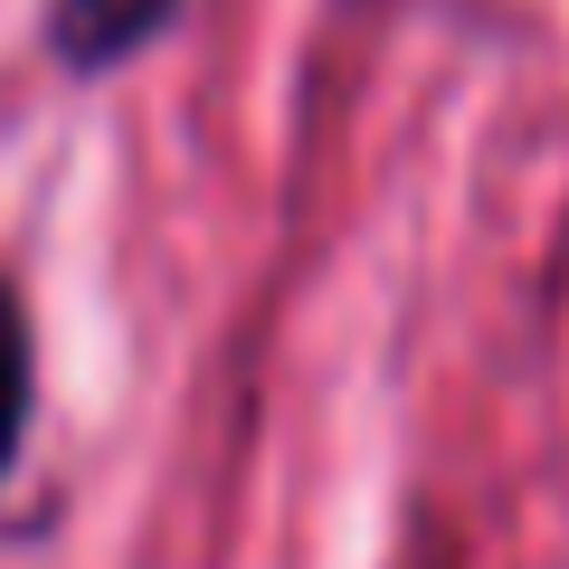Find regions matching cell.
Here are the masks:
<instances>
[{
  "mask_svg": "<svg viewBox=\"0 0 569 569\" xmlns=\"http://www.w3.org/2000/svg\"><path fill=\"white\" fill-rule=\"evenodd\" d=\"M29 408H39V351H29L20 295L0 284V485H10V466H20V447H29Z\"/></svg>",
  "mask_w": 569,
  "mask_h": 569,
  "instance_id": "2",
  "label": "cell"
},
{
  "mask_svg": "<svg viewBox=\"0 0 569 569\" xmlns=\"http://www.w3.org/2000/svg\"><path fill=\"white\" fill-rule=\"evenodd\" d=\"M171 20H181V0H48V48L77 77H104V67L142 58Z\"/></svg>",
  "mask_w": 569,
  "mask_h": 569,
  "instance_id": "1",
  "label": "cell"
}]
</instances>
